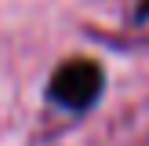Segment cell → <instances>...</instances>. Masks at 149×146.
I'll return each instance as SVG.
<instances>
[{
    "mask_svg": "<svg viewBox=\"0 0 149 146\" xmlns=\"http://www.w3.org/2000/svg\"><path fill=\"white\" fill-rule=\"evenodd\" d=\"M138 22H149V0H138V11H135Z\"/></svg>",
    "mask_w": 149,
    "mask_h": 146,
    "instance_id": "7a4b0ae2",
    "label": "cell"
},
{
    "mask_svg": "<svg viewBox=\"0 0 149 146\" xmlns=\"http://www.w3.org/2000/svg\"><path fill=\"white\" fill-rule=\"evenodd\" d=\"M102 88H106V73H102V66L91 62V58H69V62H62L51 73V80H47L51 102H58V106H65V110L95 106L98 95H102Z\"/></svg>",
    "mask_w": 149,
    "mask_h": 146,
    "instance_id": "6da1fadb",
    "label": "cell"
}]
</instances>
